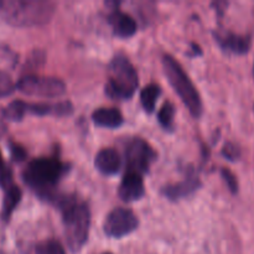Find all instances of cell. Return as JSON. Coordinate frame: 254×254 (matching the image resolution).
Instances as JSON below:
<instances>
[{"instance_id":"cell-7","label":"cell","mask_w":254,"mask_h":254,"mask_svg":"<svg viewBox=\"0 0 254 254\" xmlns=\"http://www.w3.org/2000/svg\"><path fill=\"white\" fill-rule=\"evenodd\" d=\"M126 158L128 171L145 174L156 159V153L144 139L134 138L129 140L126 148Z\"/></svg>"},{"instance_id":"cell-13","label":"cell","mask_w":254,"mask_h":254,"mask_svg":"<svg viewBox=\"0 0 254 254\" xmlns=\"http://www.w3.org/2000/svg\"><path fill=\"white\" fill-rule=\"evenodd\" d=\"M25 113H31L35 116H68L73 112L71 102L64 101L59 103H24Z\"/></svg>"},{"instance_id":"cell-5","label":"cell","mask_w":254,"mask_h":254,"mask_svg":"<svg viewBox=\"0 0 254 254\" xmlns=\"http://www.w3.org/2000/svg\"><path fill=\"white\" fill-rule=\"evenodd\" d=\"M138 86V73L131 62L123 54H117L109 64L107 96L113 99H129L135 93Z\"/></svg>"},{"instance_id":"cell-28","label":"cell","mask_w":254,"mask_h":254,"mask_svg":"<svg viewBox=\"0 0 254 254\" xmlns=\"http://www.w3.org/2000/svg\"><path fill=\"white\" fill-rule=\"evenodd\" d=\"M104 254H111V253H104Z\"/></svg>"},{"instance_id":"cell-16","label":"cell","mask_w":254,"mask_h":254,"mask_svg":"<svg viewBox=\"0 0 254 254\" xmlns=\"http://www.w3.org/2000/svg\"><path fill=\"white\" fill-rule=\"evenodd\" d=\"M21 190L15 183L7 186L6 189H4V200H2L1 212H0V217L4 222H7L10 220L14 210L21 201Z\"/></svg>"},{"instance_id":"cell-14","label":"cell","mask_w":254,"mask_h":254,"mask_svg":"<svg viewBox=\"0 0 254 254\" xmlns=\"http://www.w3.org/2000/svg\"><path fill=\"white\" fill-rule=\"evenodd\" d=\"M94 165H96L97 170L103 175H116L121 170V155L118 154V151L112 148L102 149L96 155Z\"/></svg>"},{"instance_id":"cell-18","label":"cell","mask_w":254,"mask_h":254,"mask_svg":"<svg viewBox=\"0 0 254 254\" xmlns=\"http://www.w3.org/2000/svg\"><path fill=\"white\" fill-rule=\"evenodd\" d=\"M174 118H175V106L171 102H165L158 113L159 123L165 130L171 131L174 129Z\"/></svg>"},{"instance_id":"cell-10","label":"cell","mask_w":254,"mask_h":254,"mask_svg":"<svg viewBox=\"0 0 254 254\" xmlns=\"http://www.w3.org/2000/svg\"><path fill=\"white\" fill-rule=\"evenodd\" d=\"M118 193L119 197L126 202L140 200L145 193V186H144V181L140 174L128 171L122 179Z\"/></svg>"},{"instance_id":"cell-23","label":"cell","mask_w":254,"mask_h":254,"mask_svg":"<svg viewBox=\"0 0 254 254\" xmlns=\"http://www.w3.org/2000/svg\"><path fill=\"white\" fill-rule=\"evenodd\" d=\"M221 175H222L225 183L227 184V186H228V189H230L231 192H232V193L237 192V191H238V181H237V178L235 176V174H233L231 170H228V169L223 168L222 170H221Z\"/></svg>"},{"instance_id":"cell-17","label":"cell","mask_w":254,"mask_h":254,"mask_svg":"<svg viewBox=\"0 0 254 254\" xmlns=\"http://www.w3.org/2000/svg\"><path fill=\"white\" fill-rule=\"evenodd\" d=\"M161 93V89L158 84L150 83L144 87L140 92V102L143 108L145 109L146 113H153L155 109L156 99L159 98Z\"/></svg>"},{"instance_id":"cell-15","label":"cell","mask_w":254,"mask_h":254,"mask_svg":"<svg viewBox=\"0 0 254 254\" xmlns=\"http://www.w3.org/2000/svg\"><path fill=\"white\" fill-rule=\"evenodd\" d=\"M92 121L94 124L102 128L114 129L124 123L123 114L117 108H99L92 114Z\"/></svg>"},{"instance_id":"cell-21","label":"cell","mask_w":254,"mask_h":254,"mask_svg":"<svg viewBox=\"0 0 254 254\" xmlns=\"http://www.w3.org/2000/svg\"><path fill=\"white\" fill-rule=\"evenodd\" d=\"M15 83L12 82L11 77L6 73V72L0 69V98L4 97H9L10 94L14 93L15 91Z\"/></svg>"},{"instance_id":"cell-20","label":"cell","mask_w":254,"mask_h":254,"mask_svg":"<svg viewBox=\"0 0 254 254\" xmlns=\"http://www.w3.org/2000/svg\"><path fill=\"white\" fill-rule=\"evenodd\" d=\"M36 254H66V252L61 243L55 240H49L37 246Z\"/></svg>"},{"instance_id":"cell-12","label":"cell","mask_w":254,"mask_h":254,"mask_svg":"<svg viewBox=\"0 0 254 254\" xmlns=\"http://www.w3.org/2000/svg\"><path fill=\"white\" fill-rule=\"evenodd\" d=\"M108 21L113 29L114 34L122 39L131 37L133 35H135L136 30H138V24L134 20V17L118 9L111 12Z\"/></svg>"},{"instance_id":"cell-3","label":"cell","mask_w":254,"mask_h":254,"mask_svg":"<svg viewBox=\"0 0 254 254\" xmlns=\"http://www.w3.org/2000/svg\"><path fill=\"white\" fill-rule=\"evenodd\" d=\"M56 4L46 0H0V17L16 27L44 25L54 16Z\"/></svg>"},{"instance_id":"cell-25","label":"cell","mask_w":254,"mask_h":254,"mask_svg":"<svg viewBox=\"0 0 254 254\" xmlns=\"http://www.w3.org/2000/svg\"><path fill=\"white\" fill-rule=\"evenodd\" d=\"M9 148L10 154H11V158L14 161H24L26 159V150L21 145L14 143V141H10Z\"/></svg>"},{"instance_id":"cell-19","label":"cell","mask_w":254,"mask_h":254,"mask_svg":"<svg viewBox=\"0 0 254 254\" xmlns=\"http://www.w3.org/2000/svg\"><path fill=\"white\" fill-rule=\"evenodd\" d=\"M24 101H12L11 103L7 104L4 109V117L7 121L11 122H20L22 121V118L25 117V108H24Z\"/></svg>"},{"instance_id":"cell-26","label":"cell","mask_w":254,"mask_h":254,"mask_svg":"<svg viewBox=\"0 0 254 254\" xmlns=\"http://www.w3.org/2000/svg\"><path fill=\"white\" fill-rule=\"evenodd\" d=\"M191 47H192V50H193V52H195V55H201L202 54V51H201V47L198 46V45H196V44H191Z\"/></svg>"},{"instance_id":"cell-22","label":"cell","mask_w":254,"mask_h":254,"mask_svg":"<svg viewBox=\"0 0 254 254\" xmlns=\"http://www.w3.org/2000/svg\"><path fill=\"white\" fill-rule=\"evenodd\" d=\"M11 184H14V181H12V173L9 166L5 164L1 153H0V188L4 190V189H6Z\"/></svg>"},{"instance_id":"cell-2","label":"cell","mask_w":254,"mask_h":254,"mask_svg":"<svg viewBox=\"0 0 254 254\" xmlns=\"http://www.w3.org/2000/svg\"><path fill=\"white\" fill-rule=\"evenodd\" d=\"M55 205L61 210L67 245L73 253L87 242L91 226V211L84 201L73 196H60Z\"/></svg>"},{"instance_id":"cell-24","label":"cell","mask_w":254,"mask_h":254,"mask_svg":"<svg viewBox=\"0 0 254 254\" xmlns=\"http://www.w3.org/2000/svg\"><path fill=\"white\" fill-rule=\"evenodd\" d=\"M222 155L225 156L228 160H238L241 156V150L236 144L233 143H227L225 144L222 149Z\"/></svg>"},{"instance_id":"cell-8","label":"cell","mask_w":254,"mask_h":254,"mask_svg":"<svg viewBox=\"0 0 254 254\" xmlns=\"http://www.w3.org/2000/svg\"><path fill=\"white\" fill-rule=\"evenodd\" d=\"M139 220L135 213L128 208L118 207L112 210L104 220V233L109 237L122 238L138 228Z\"/></svg>"},{"instance_id":"cell-6","label":"cell","mask_w":254,"mask_h":254,"mask_svg":"<svg viewBox=\"0 0 254 254\" xmlns=\"http://www.w3.org/2000/svg\"><path fill=\"white\" fill-rule=\"evenodd\" d=\"M17 89L27 96L56 98L66 93V84L62 79L41 74H26L16 84Z\"/></svg>"},{"instance_id":"cell-9","label":"cell","mask_w":254,"mask_h":254,"mask_svg":"<svg viewBox=\"0 0 254 254\" xmlns=\"http://www.w3.org/2000/svg\"><path fill=\"white\" fill-rule=\"evenodd\" d=\"M215 39L221 49L236 55L247 54L251 49V45H252L251 36L235 34V32L231 31H216Z\"/></svg>"},{"instance_id":"cell-1","label":"cell","mask_w":254,"mask_h":254,"mask_svg":"<svg viewBox=\"0 0 254 254\" xmlns=\"http://www.w3.org/2000/svg\"><path fill=\"white\" fill-rule=\"evenodd\" d=\"M67 168L66 164L56 158L34 159L22 171V180L41 200L56 203L61 195L55 192V188Z\"/></svg>"},{"instance_id":"cell-27","label":"cell","mask_w":254,"mask_h":254,"mask_svg":"<svg viewBox=\"0 0 254 254\" xmlns=\"http://www.w3.org/2000/svg\"><path fill=\"white\" fill-rule=\"evenodd\" d=\"M253 76H254V66H253Z\"/></svg>"},{"instance_id":"cell-4","label":"cell","mask_w":254,"mask_h":254,"mask_svg":"<svg viewBox=\"0 0 254 254\" xmlns=\"http://www.w3.org/2000/svg\"><path fill=\"white\" fill-rule=\"evenodd\" d=\"M163 68L169 82L181 98V101L184 102V104L188 107L191 116L195 118H200L203 112L202 101H201V97L195 84L186 74L183 66L171 55H164Z\"/></svg>"},{"instance_id":"cell-11","label":"cell","mask_w":254,"mask_h":254,"mask_svg":"<svg viewBox=\"0 0 254 254\" xmlns=\"http://www.w3.org/2000/svg\"><path fill=\"white\" fill-rule=\"evenodd\" d=\"M200 186L201 183L197 176L189 175L185 180L180 181V183L170 184V185L164 186L163 190H161V193L166 198H169V200L178 201L192 195Z\"/></svg>"}]
</instances>
